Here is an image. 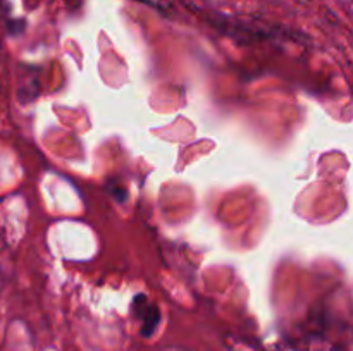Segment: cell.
I'll use <instances>...</instances> for the list:
<instances>
[{
    "label": "cell",
    "mask_w": 353,
    "mask_h": 351,
    "mask_svg": "<svg viewBox=\"0 0 353 351\" xmlns=\"http://www.w3.org/2000/svg\"><path fill=\"white\" fill-rule=\"evenodd\" d=\"M133 313L137 319H140L141 322V336L150 337L152 334L157 330L159 322H161V313H159L157 306L154 303L148 301L147 296L138 295L137 298L133 299Z\"/></svg>",
    "instance_id": "obj_1"
},
{
    "label": "cell",
    "mask_w": 353,
    "mask_h": 351,
    "mask_svg": "<svg viewBox=\"0 0 353 351\" xmlns=\"http://www.w3.org/2000/svg\"><path fill=\"white\" fill-rule=\"evenodd\" d=\"M134 2L145 3V6L152 7V9H155V10H159V12L165 14V16L171 12V2H169V0H134Z\"/></svg>",
    "instance_id": "obj_2"
},
{
    "label": "cell",
    "mask_w": 353,
    "mask_h": 351,
    "mask_svg": "<svg viewBox=\"0 0 353 351\" xmlns=\"http://www.w3.org/2000/svg\"><path fill=\"white\" fill-rule=\"evenodd\" d=\"M33 2H34V0H33ZM37 2H38V0H37Z\"/></svg>",
    "instance_id": "obj_3"
}]
</instances>
